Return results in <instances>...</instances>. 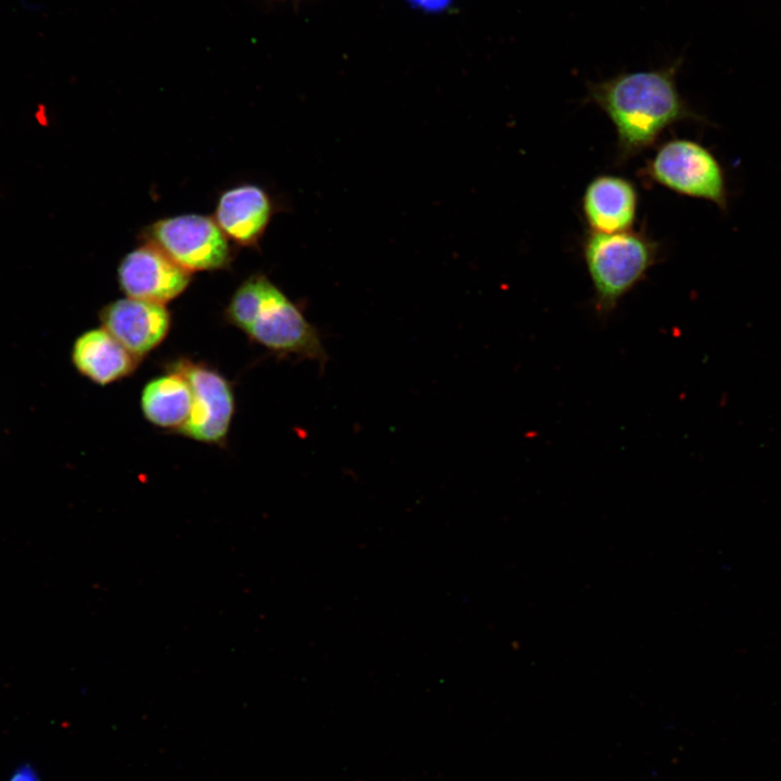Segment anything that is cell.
Returning <instances> with one entry per match:
<instances>
[{"mask_svg": "<svg viewBox=\"0 0 781 781\" xmlns=\"http://www.w3.org/2000/svg\"><path fill=\"white\" fill-rule=\"evenodd\" d=\"M680 64L677 60L664 67L622 72L589 84L588 98L615 127L619 161L625 162L653 145L673 124L705 120L678 91L676 75Z\"/></svg>", "mask_w": 781, "mask_h": 781, "instance_id": "obj_1", "label": "cell"}, {"mask_svg": "<svg viewBox=\"0 0 781 781\" xmlns=\"http://www.w3.org/2000/svg\"><path fill=\"white\" fill-rule=\"evenodd\" d=\"M226 319L253 342L279 356H298L319 361L328 359L318 330L292 302L264 274L247 278L234 292Z\"/></svg>", "mask_w": 781, "mask_h": 781, "instance_id": "obj_2", "label": "cell"}, {"mask_svg": "<svg viewBox=\"0 0 781 781\" xmlns=\"http://www.w3.org/2000/svg\"><path fill=\"white\" fill-rule=\"evenodd\" d=\"M660 245L642 230L588 231L582 256L594 291V308L607 317L655 265Z\"/></svg>", "mask_w": 781, "mask_h": 781, "instance_id": "obj_3", "label": "cell"}, {"mask_svg": "<svg viewBox=\"0 0 781 781\" xmlns=\"http://www.w3.org/2000/svg\"><path fill=\"white\" fill-rule=\"evenodd\" d=\"M642 176L678 194L705 200L728 209V185L722 165L697 141L674 138L662 143L642 169Z\"/></svg>", "mask_w": 781, "mask_h": 781, "instance_id": "obj_4", "label": "cell"}, {"mask_svg": "<svg viewBox=\"0 0 781 781\" xmlns=\"http://www.w3.org/2000/svg\"><path fill=\"white\" fill-rule=\"evenodd\" d=\"M143 238L189 272L223 269L232 260L229 239L208 216L163 218L146 227Z\"/></svg>", "mask_w": 781, "mask_h": 781, "instance_id": "obj_5", "label": "cell"}, {"mask_svg": "<svg viewBox=\"0 0 781 781\" xmlns=\"http://www.w3.org/2000/svg\"><path fill=\"white\" fill-rule=\"evenodd\" d=\"M166 368L181 374L192 393L190 417L178 433L200 443L223 444L235 409L229 381L208 364L184 357L169 362Z\"/></svg>", "mask_w": 781, "mask_h": 781, "instance_id": "obj_6", "label": "cell"}, {"mask_svg": "<svg viewBox=\"0 0 781 781\" xmlns=\"http://www.w3.org/2000/svg\"><path fill=\"white\" fill-rule=\"evenodd\" d=\"M117 280L127 297L165 305L184 292L191 272L145 242L124 256Z\"/></svg>", "mask_w": 781, "mask_h": 781, "instance_id": "obj_7", "label": "cell"}, {"mask_svg": "<svg viewBox=\"0 0 781 781\" xmlns=\"http://www.w3.org/2000/svg\"><path fill=\"white\" fill-rule=\"evenodd\" d=\"M99 320L102 328L139 359L165 340L171 321L165 305L131 297L105 305L99 311Z\"/></svg>", "mask_w": 781, "mask_h": 781, "instance_id": "obj_8", "label": "cell"}, {"mask_svg": "<svg viewBox=\"0 0 781 781\" xmlns=\"http://www.w3.org/2000/svg\"><path fill=\"white\" fill-rule=\"evenodd\" d=\"M638 192L620 176L599 175L586 187L581 209L589 231L614 233L630 230L637 215Z\"/></svg>", "mask_w": 781, "mask_h": 781, "instance_id": "obj_9", "label": "cell"}, {"mask_svg": "<svg viewBox=\"0 0 781 781\" xmlns=\"http://www.w3.org/2000/svg\"><path fill=\"white\" fill-rule=\"evenodd\" d=\"M273 210V203L264 189L242 184L220 195L214 219L229 240L241 246H255Z\"/></svg>", "mask_w": 781, "mask_h": 781, "instance_id": "obj_10", "label": "cell"}, {"mask_svg": "<svg viewBox=\"0 0 781 781\" xmlns=\"http://www.w3.org/2000/svg\"><path fill=\"white\" fill-rule=\"evenodd\" d=\"M71 360L81 375L104 386L130 375L140 359L101 327L88 330L75 340Z\"/></svg>", "mask_w": 781, "mask_h": 781, "instance_id": "obj_11", "label": "cell"}, {"mask_svg": "<svg viewBox=\"0 0 781 781\" xmlns=\"http://www.w3.org/2000/svg\"><path fill=\"white\" fill-rule=\"evenodd\" d=\"M140 406L144 418L151 424L178 433L191 413L190 385L181 374L167 371L145 384Z\"/></svg>", "mask_w": 781, "mask_h": 781, "instance_id": "obj_12", "label": "cell"}, {"mask_svg": "<svg viewBox=\"0 0 781 781\" xmlns=\"http://www.w3.org/2000/svg\"><path fill=\"white\" fill-rule=\"evenodd\" d=\"M415 10L437 14L450 9L453 0H406Z\"/></svg>", "mask_w": 781, "mask_h": 781, "instance_id": "obj_13", "label": "cell"}, {"mask_svg": "<svg viewBox=\"0 0 781 781\" xmlns=\"http://www.w3.org/2000/svg\"><path fill=\"white\" fill-rule=\"evenodd\" d=\"M9 781H40V779L31 766L23 765L13 772Z\"/></svg>", "mask_w": 781, "mask_h": 781, "instance_id": "obj_14", "label": "cell"}, {"mask_svg": "<svg viewBox=\"0 0 781 781\" xmlns=\"http://www.w3.org/2000/svg\"><path fill=\"white\" fill-rule=\"evenodd\" d=\"M35 119H36V121H37L40 126H42V127L48 126L49 119H48V114H47V112L44 111V107H43L42 111H39V110H38V111L35 113Z\"/></svg>", "mask_w": 781, "mask_h": 781, "instance_id": "obj_15", "label": "cell"}, {"mask_svg": "<svg viewBox=\"0 0 781 781\" xmlns=\"http://www.w3.org/2000/svg\"><path fill=\"white\" fill-rule=\"evenodd\" d=\"M276 1H285V0H276Z\"/></svg>", "mask_w": 781, "mask_h": 781, "instance_id": "obj_16", "label": "cell"}]
</instances>
